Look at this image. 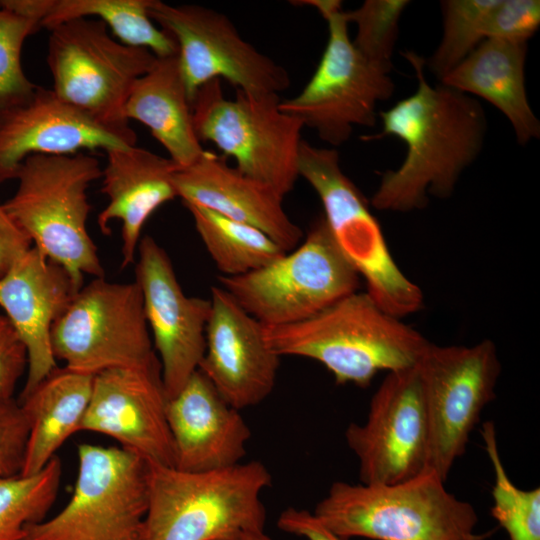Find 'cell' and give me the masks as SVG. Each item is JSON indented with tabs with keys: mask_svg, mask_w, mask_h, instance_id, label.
Instances as JSON below:
<instances>
[{
	"mask_svg": "<svg viewBox=\"0 0 540 540\" xmlns=\"http://www.w3.org/2000/svg\"><path fill=\"white\" fill-rule=\"evenodd\" d=\"M403 55L415 71L417 90L380 111L382 130L364 137L396 136L406 144L402 164L382 174L371 198L374 208L394 212L424 208L429 194L450 197L479 156L488 126L479 101L443 84L431 86L424 74L426 61L413 51Z\"/></svg>",
	"mask_w": 540,
	"mask_h": 540,
	"instance_id": "obj_1",
	"label": "cell"
},
{
	"mask_svg": "<svg viewBox=\"0 0 540 540\" xmlns=\"http://www.w3.org/2000/svg\"><path fill=\"white\" fill-rule=\"evenodd\" d=\"M263 327L268 347L278 356L313 359L337 384L359 387H367L380 371L414 367L429 343L358 291L303 321Z\"/></svg>",
	"mask_w": 540,
	"mask_h": 540,
	"instance_id": "obj_2",
	"label": "cell"
},
{
	"mask_svg": "<svg viewBox=\"0 0 540 540\" xmlns=\"http://www.w3.org/2000/svg\"><path fill=\"white\" fill-rule=\"evenodd\" d=\"M148 467L144 540H272L261 500L272 477L262 462L206 472Z\"/></svg>",
	"mask_w": 540,
	"mask_h": 540,
	"instance_id": "obj_3",
	"label": "cell"
},
{
	"mask_svg": "<svg viewBox=\"0 0 540 540\" xmlns=\"http://www.w3.org/2000/svg\"><path fill=\"white\" fill-rule=\"evenodd\" d=\"M313 514L349 540H487L474 506L457 498L433 470L394 484L334 482Z\"/></svg>",
	"mask_w": 540,
	"mask_h": 540,
	"instance_id": "obj_4",
	"label": "cell"
},
{
	"mask_svg": "<svg viewBox=\"0 0 540 540\" xmlns=\"http://www.w3.org/2000/svg\"><path fill=\"white\" fill-rule=\"evenodd\" d=\"M101 176L99 161L92 155H31L18 171L15 193L3 203L33 246L62 266L78 288L84 275H105L87 230L91 210L87 191Z\"/></svg>",
	"mask_w": 540,
	"mask_h": 540,
	"instance_id": "obj_5",
	"label": "cell"
},
{
	"mask_svg": "<svg viewBox=\"0 0 540 540\" xmlns=\"http://www.w3.org/2000/svg\"><path fill=\"white\" fill-rule=\"evenodd\" d=\"M299 176L319 196L336 246L364 279L372 299L400 319L419 311L424 304L422 290L395 262L367 200L342 171L337 150L302 140Z\"/></svg>",
	"mask_w": 540,
	"mask_h": 540,
	"instance_id": "obj_6",
	"label": "cell"
},
{
	"mask_svg": "<svg viewBox=\"0 0 540 540\" xmlns=\"http://www.w3.org/2000/svg\"><path fill=\"white\" fill-rule=\"evenodd\" d=\"M278 94L250 95L236 90L227 99L220 79L197 91L192 103L199 141L215 144L236 161L243 174L272 187L282 198L299 177L303 123L279 108Z\"/></svg>",
	"mask_w": 540,
	"mask_h": 540,
	"instance_id": "obj_7",
	"label": "cell"
},
{
	"mask_svg": "<svg viewBox=\"0 0 540 540\" xmlns=\"http://www.w3.org/2000/svg\"><path fill=\"white\" fill-rule=\"evenodd\" d=\"M293 3L314 7L325 19L329 36L310 81L295 97L280 100L279 108L337 147L350 139L354 126L375 125L377 103L393 95L394 82L353 45L341 1Z\"/></svg>",
	"mask_w": 540,
	"mask_h": 540,
	"instance_id": "obj_8",
	"label": "cell"
},
{
	"mask_svg": "<svg viewBox=\"0 0 540 540\" xmlns=\"http://www.w3.org/2000/svg\"><path fill=\"white\" fill-rule=\"evenodd\" d=\"M359 275L336 246L325 219L270 264L219 286L265 327L303 321L358 290Z\"/></svg>",
	"mask_w": 540,
	"mask_h": 540,
	"instance_id": "obj_9",
	"label": "cell"
},
{
	"mask_svg": "<svg viewBox=\"0 0 540 540\" xmlns=\"http://www.w3.org/2000/svg\"><path fill=\"white\" fill-rule=\"evenodd\" d=\"M50 339L55 359L75 372L161 370L136 281L100 277L83 285L54 322Z\"/></svg>",
	"mask_w": 540,
	"mask_h": 540,
	"instance_id": "obj_10",
	"label": "cell"
},
{
	"mask_svg": "<svg viewBox=\"0 0 540 540\" xmlns=\"http://www.w3.org/2000/svg\"><path fill=\"white\" fill-rule=\"evenodd\" d=\"M73 495L55 516L26 527L22 540H144L148 462L123 447L78 446Z\"/></svg>",
	"mask_w": 540,
	"mask_h": 540,
	"instance_id": "obj_11",
	"label": "cell"
},
{
	"mask_svg": "<svg viewBox=\"0 0 540 540\" xmlns=\"http://www.w3.org/2000/svg\"><path fill=\"white\" fill-rule=\"evenodd\" d=\"M49 31L47 64L54 93L104 125L129 126L125 105L131 89L157 57L115 40L96 18L74 19Z\"/></svg>",
	"mask_w": 540,
	"mask_h": 540,
	"instance_id": "obj_12",
	"label": "cell"
},
{
	"mask_svg": "<svg viewBox=\"0 0 540 540\" xmlns=\"http://www.w3.org/2000/svg\"><path fill=\"white\" fill-rule=\"evenodd\" d=\"M416 369L428 421V469L446 481L483 409L496 397L498 351L488 339L472 346L429 342Z\"/></svg>",
	"mask_w": 540,
	"mask_h": 540,
	"instance_id": "obj_13",
	"label": "cell"
},
{
	"mask_svg": "<svg viewBox=\"0 0 540 540\" xmlns=\"http://www.w3.org/2000/svg\"><path fill=\"white\" fill-rule=\"evenodd\" d=\"M148 14L177 43L190 103L200 87L214 79L223 78L250 95L278 94L289 87L286 69L245 41L223 13L151 0Z\"/></svg>",
	"mask_w": 540,
	"mask_h": 540,
	"instance_id": "obj_14",
	"label": "cell"
},
{
	"mask_svg": "<svg viewBox=\"0 0 540 540\" xmlns=\"http://www.w3.org/2000/svg\"><path fill=\"white\" fill-rule=\"evenodd\" d=\"M362 484H394L428 469L427 414L416 365L387 372L362 424L345 431Z\"/></svg>",
	"mask_w": 540,
	"mask_h": 540,
	"instance_id": "obj_15",
	"label": "cell"
},
{
	"mask_svg": "<svg viewBox=\"0 0 540 540\" xmlns=\"http://www.w3.org/2000/svg\"><path fill=\"white\" fill-rule=\"evenodd\" d=\"M137 256L135 281L142 293L168 400L199 368L206 347L211 301L184 293L168 254L151 236L141 238Z\"/></svg>",
	"mask_w": 540,
	"mask_h": 540,
	"instance_id": "obj_16",
	"label": "cell"
},
{
	"mask_svg": "<svg viewBox=\"0 0 540 540\" xmlns=\"http://www.w3.org/2000/svg\"><path fill=\"white\" fill-rule=\"evenodd\" d=\"M136 139L130 126L104 125L37 85L0 104V183L16 180L31 155L107 151L135 146Z\"/></svg>",
	"mask_w": 540,
	"mask_h": 540,
	"instance_id": "obj_17",
	"label": "cell"
},
{
	"mask_svg": "<svg viewBox=\"0 0 540 540\" xmlns=\"http://www.w3.org/2000/svg\"><path fill=\"white\" fill-rule=\"evenodd\" d=\"M161 370L113 368L93 376L79 431L102 433L149 463L174 467Z\"/></svg>",
	"mask_w": 540,
	"mask_h": 540,
	"instance_id": "obj_18",
	"label": "cell"
},
{
	"mask_svg": "<svg viewBox=\"0 0 540 540\" xmlns=\"http://www.w3.org/2000/svg\"><path fill=\"white\" fill-rule=\"evenodd\" d=\"M210 301L198 369L234 408L255 406L272 392L281 357L268 347L263 325L221 286L211 288Z\"/></svg>",
	"mask_w": 540,
	"mask_h": 540,
	"instance_id": "obj_19",
	"label": "cell"
},
{
	"mask_svg": "<svg viewBox=\"0 0 540 540\" xmlns=\"http://www.w3.org/2000/svg\"><path fill=\"white\" fill-rule=\"evenodd\" d=\"M79 289L62 266L34 246L0 279V307L28 355L19 400L58 367L51 348V329Z\"/></svg>",
	"mask_w": 540,
	"mask_h": 540,
	"instance_id": "obj_20",
	"label": "cell"
},
{
	"mask_svg": "<svg viewBox=\"0 0 540 540\" xmlns=\"http://www.w3.org/2000/svg\"><path fill=\"white\" fill-rule=\"evenodd\" d=\"M198 369L166 403L174 468L206 472L241 463L251 431Z\"/></svg>",
	"mask_w": 540,
	"mask_h": 540,
	"instance_id": "obj_21",
	"label": "cell"
},
{
	"mask_svg": "<svg viewBox=\"0 0 540 540\" xmlns=\"http://www.w3.org/2000/svg\"><path fill=\"white\" fill-rule=\"evenodd\" d=\"M173 182L183 204L254 226L285 252L303 238L301 228L285 212L283 198L269 185L229 166L223 155L204 150L198 160L174 174Z\"/></svg>",
	"mask_w": 540,
	"mask_h": 540,
	"instance_id": "obj_22",
	"label": "cell"
},
{
	"mask_svg": "<svg viewBox=\"0 0 540 540\" xmlns=\"http://www.w3.org/2000/svg\"><path fill=\"white\" fill-rule=\"evenodd\" d=\"M102 169L101 192L108 197L97 223L105 235L110 223L121 222V267L135 262L144 224L164 203L178 197L174 174L181 169L169 157L131 146L109 149Z\"/></svg>",
	"mask_w": 540,
	"mask_h": 540,
	"instance_id": "obj_23",
	"label": "cell"
},
{
	"mask_svg": "<svg viewBox=\"0 0 540 540\" xmlns=\"http://www.w3.org/2000/svg\"><path fill=\"white\" fill-rule=\"evenodd\" d=\"M527 43L485 39L441 80V84L481 97L509 120L519 144L540 136L525 88Z\"/></svg>",
	"mask_w": 540,
	"mask_h": 540,
	"instance_id": "obj_24",
	"label": "cell"
},
{
	"mask_svg": "<svg viewBox=\"0 0 540 540\" xmlns=\"http://www.w3.org/2000/svg\"><path fill=\"white\" fill-rule=\"evenodd\" d=\"M125 117L148 127L181 168L193 164L205 150L194 130L178 54L157 57L152 68L137 79L125 105Z\"/></svg>",
	"mask_w": 540,
	"mask_h": 540,
	"instance_id": "obj_25",
	"label": "cell"
},
{
	"mask_svg": "<svg viewBox=\"0 0 540 540\" xmlns=\"http://www.w3.org/2000/svg\"><path fill=\"white\" fill-rule=\"evenodd\" d=\"M93 376L56 367L19 400L29 424L21 475L42 470L75 432L90 401Z\"/></svg>",
	"mask_w": 540,
	"mask_h": 540,
	"instance_id": "obj_26",
	"label": "cell"
},
{
	"mask_svg": "<svg viewBox=\"0 0 540 540\" xmlns=\"http://www.w3.org/2000/svg\"><path fill=\"white\" fill-rule=\"evenodd\" d=\"M151 0H45L40 28H52L80 18H96L120 42L150 50L156 57L178 54L174 38L157 28L148 14Z\"/></svg>",
	"mask_w": 540,
	"mask_h": 540,
	"instance_id": "obj_27",
	"label": "cell"
},
{
	"mask_svg": "<svg viewBox=\"0 0 540 540\" xmlns=\"http://www.w3.org/2000/svg\"><path fill=\"white\" fill-rule=\"evenodd\" d=\"M197 233L221 276H239L260 269L285 251L267 234L246 223L199 206L184 204Z\"/></svg>",
	"mask_w": 540,
	"mask_h": 540,
	"instance_id": "obj_28",
	"label": "cell"
},
{
	"mask_svg": "<svg viewBox=\"0 0 540 540\" xmlns=\"http://www.w3.org/2000/svg\"><path fill=\"white\" fill-rule=\"evenodd\" d=\"M61 475V461L54 456L33 475L0 476V540H22L27 526L45 519Z\"/></svg>",
	"mask_w": 540,
	"mask_h": 540,
	"instance_id": "obj_29",
	"label": "cell"
},
{
	"mask_svg": "<svg viewBox=\"0 0 540 540\" xmlns=\"http://www.w3.org/2000/svg\"><path fill=\"white\" fill-rule=\"evenodd\" d=\"M485 450L494 472L491 514L510 540H540V488L521 489L507 474L492 421L482 425Z\"/></svg>",
	"mask_w": 540,
	"mask_h": 540,
	"instance_id": "obj_30",
	"label": "cell"
},
{
	"mask_svg": "<svg viewBox=\"0 0 540 540\" xmlns=\"http://www.w3.org/2000/svg\"><path fill=\"white\" fill-rule=\"evenodd\" d=\"M498 0L441 1L443 35L426 62L441 80L485 40L487 17Z\"/></svg>",
	"mask_w": 540,
	"mask_h": 540,
	"instance_id": "obj_31",
	"label": "cell"
},
{
	"mask_svg": "<svg viewBox=\"0 0 540 540\" xmlns=\"http://www.w3.org/2000/svg\"><path fill=\"white\" fill-rule=\"evenodd\" d=\"M409 4L407 0H366L359 8L345 11L348 23L357 26L353 45L369 61L389 73L400 17Z\"/></svg>",
	"mask_w": 540,
	"mask_h": 540,
	"instance_id": "obj_32",
	"label": "cell"
},
{
	"mask_svg": "<svg viewBox=\"0 0 540 540\" xmlns=\"http://www.w3.org/2000/svg\"><path fill=\"white\" fill-rule=\"evenodd\" d=\"M38 28L36 21L0 7V104L37 86L23 70L21 53L25 40Z\"/></svg>",
	"mask_w": 540,
	"mask_h": 540,
	"instance_id": "obj_33",
	"label": "cell"
},
{
	"mask_svg": "<svg viewBox=\"0 0 540 540\" xmlns=\"http://www.w3.org/2000/svg\"><path fill=\"white\" fill-rule=\"evenodd\" d=\"M540 25V1L498 0L485 25V39L527 43Z\"/></svg>",
	"mask_w": 540,
	"mask_h": 540,
	"instance_id": "obj_34",
	"label": "cell"
},
{
	"mask_svg": "<svg viewBox=\"0 0 540 540\" xmlns=\"http://www.w3.org/2000/svg\"><path fill=\"white\" fill-rule=\"evenodd\" d=\"M29 424L18 401L0 398V476L21 473Z\"/></svg>",
	"mask_w": 540,
	"mask_h": 540,
	"instance_id": "obj_35",
	"label": "cell"
},
{
	"mask_svg": "<svg viewBox=\"0 0 540 540\" xmlns=\"http://www.w3.org/2000/svg\"><path fill=\"white\" fill-rule=\"evenodd\" d=\"M26 347L5 314H0V398L11 399L27 371Z\"/></svg>",
	"mask_w": 540,
	"mask_h": 540,
	"instance_id": "obj_36",
	"label": "cell"
},
{
	"mask_svg": "<svg viewBox=\"0 0 540 540\" xmlns=\"http://www.w3.org/2000/svg\"><path fill=\"white\" fill-rule=\"evenodd\" d=\"M32 246L29 236L0 203V279Z\"/></svg>",
	"mask_w": 540,
	"mask_h": 540,
	"instance_id": "obj_37",
	"label": "cell"
},
{
	"mask_svg": "<svg viewBox=\"0 0 540 540\" xmlns=\"http://www.w3.org/2000/svg\"><path fill=\"white\" fill-rule=\"evenodd\" d=\"M277 526L284 532L307 540H347L326 528L313 512L287 508L278 517Z\"/></svg>",
	"mask_w": 540,
	"mask_h": 540,
	"instance_id": "obj_38",
	"label": "cell"
}]
</instances>
